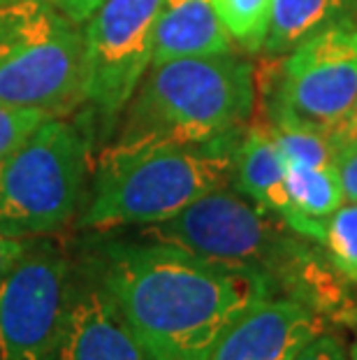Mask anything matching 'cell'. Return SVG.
Wrapping results in <instances>:
<instances>
[{
  "mask_svg": "<svg viewBox=\"0 0 357 360\" xmlns=\"http://www.w3.org/2000/svg\"><path fill=\"white\" fill-rule=\"evenodd\" d=\"M158 360H202L250 304L276 295L253 270L172 244H107L93 277Z\"/></svg>",
  "mask_w": 357,
  "mask_h": 360,
  "instance_id": "obj_1",
  "label": "cell"
},
{
  "mask_svg": "<svg viewBox=\"0 0 357 360\" xmlns=\"http://www.w3.org/2000/svg\"><path fill=\"white\" fill-rule=\"evenodd\" d=\"M230 140L209 144L112 142L95 158L79 228L112 231L172 219L197 198L232 184Z\"/></svg>",
  "mask_w": 357,
  "mask_h": 360,
  "instance_id": "obj_2",
  "label": "cell"
},
{
  "mask_svg": "<svg viewBox=\"0 0 357 360\" xmlns=\"http://www.w3.org/2000/svg\"><path fill=\"white\" fill-rule=\"evenodd\" d=\"M253 65L234 51L151 65L123 110L116 142L230 140L253 114Z\"/></svg>",
  "mask_w": 357,
  "mask_h": 360,
  "instance_id": "obj_3",
  "label": "cell"
},
{
  "mask_svg": "<svg viewBox=\"0 0 357 360\" xmlns=\"http://www.w3.org/2000/svg\"><path fill=\"white\" fill-rule=\"evenodd\" d=\"M93 119L44 117L0 158V233L33 240L70 224L88 198Z\"/></svg>",
  "mask_w": 357,
  "mask_h": 360,
  "instance_id": "obj_4",
  "label": "cell"
},
{
  "mask_svg": "<svg viewBox=\"0 0 357 360\" xmlns=\"http://www.w3.org/2000/svg\"><path fill=\"white\" fill-rule=\"evenodd\" d=\"M149 242L172 244L216 263L262 274L276 295H288L302 270L318 256L276 214L262 210L230 184L197 198L172 219L142 226Z\"/></svg>",
  "mask_w": 357,
  "mask_h": 360,
  "instance_id": "obj_5",
  "label": "cell"
},
{
  "mask_svg": "<svg viewBox=\"0 0 357 360\" xmlns=\"http://www.w3.org/2000/svg\"><path fill=\"white\" fill-rule=\"evenodd\" d=\"M0 105L72 117L83 105L79 21L42 0L0 3Z\"/></svg>",
  "mask_w": 357,
  "mask_h": 360,
  "instance_id": "obj_6",
  "label": "cell"
},
{
  "mask_svg": "<svg viewBox=\"0 0 357 360\" xmlns=\"http://www.w3.org/2000/svg\"><path fill=\"white\" fill-rule=\"evenodd\" d=\"M163 0H102L81 24L83 103L100 133L119 126L154 58Z\"/></svg>",
  "mask_w": 357,
  "mask_h": 360,
  "instance_id": "obj_7",
  "label": "cell"
},
{
  "mask_svg": "<svg viewBox=\"0 0 357 360\" xmlns=\"http://www.w3.org/2000/svg\"><path fill=\"white\" fill-rule=\"evenodd\" d=\"M70 288L67 258L47 237L26 240L0 283V360H51Z\"/></svg>",
  "mask_w": 357,
  "mask_h": 360,
  "instance_id": "obj_8",
  "label": "cell"
},
{
  "mask_svg": "<svg viewBox=\"0 0 357 360\" xmlns=\"http://www.w3.org/2000/svg\"><path fill=\"white\" fill-rule=\"evenodd\" d=\"M357 103V26L332 21L307 37L281 65L276 107L332 130Z\"/></svg>",
  "mask_w": 357,
  "mask_h": 360,
  "instance_id": "obj_9",
  "label": "cell"
},
{
  "mask_svg": "<svg viewBox=\"0 0 357 360\" xmlns=\"http://www.w3.org/2000/svg\"><path fill=\"white\" fill-rule=\"evenodd\" d=\"M321 314L292 297L267 295L220 333L202 360H297L311 340L325 333Z\"/></svg>",
  "mask_w": 357,
  "mask_h": 360,
  "instance_id": "obj_10",
  "label": "cell"
},
{
  "mask_svg": "<svg viewBox=\"0 0 357 360\" xmlns=\"http://www.w3.org/2000/svg\"><path fill=\"white\" fill-rule=\"evenodd\" d=\"M51 360H158L123 319L105 288L72 281Z\"/></svg>",
  "mask_w": 357,
  "mask_h": 360,
  "instance_id": "obj_11",
  "label": "cell"
},
{
  "mask_svg": "<svg viewBox=\"0 0 357 360\" xmlns=\"http://www.w3.org/2000/svg\"><path fill=\"white\" fill-rule=\"evenodd\" d=\"M232 184L248 200L276 214L288 228L311 242L325 240V221H311L295 210L288 193L285 163L269 128H250L232 158Z\"/></svg>",
  "mask_w": 357,
  "mask_h": 360,
  "instance_id": "obj_12",
  "label": "cell"
},
{
  "mask_svg": "<svg viewBox=\"0 0 357 360\" xmlns=\"http://www.w3.org/2000/svg\"><path fill=\"white\" fill-rule=\"evenodd\" d=\"M225 51H232V37L218 17L214 0H163L151 65Z\"/></svg>",
  "mask_w": 357,
  "mask_h": 360,
  "instance_id": "obj_13",
  "label": "cell"
},
{
  "mask_svg": "<svg viewBox=\"0 0 357 360\" xmlns=\"http://www.w3.org/2000/svg\"><path fill=\"white\" fill-rule=\"evenodd\" d=\"M339 3L341 0H271L262 51L271 56L292 51L307 37L337 21Z\"/></svg>",
  "mask_w": 357,
  "mask_h": 360,
  "instance_id": "obj_14",
  "label": "cell"
},
{
  "mask_svg": "<svg viewBox=\"0 0 357 360\" xmlns=\"http://www.w3.org/2000/svg\"><path fill=\"white\" fill-rule=\"evenodd\" d=\"M288 193L302 217L325 221L344 205V191L334 167H285Z\"/></svg>",
  "mask_w": 357,
  "mask_h": 360,
  "instance_id": "obj_15",
  "label": "cell"
},
{
  "mask_svg": "<svg viewBox=\"0 0 357 360\" xmlns=\"http://www.w3.org/2000/svg\"><path fill=\"white\" fill-rule=\"evenodd\" d=\"M216 12L232 42L246 51H260L269 28L271 0H214Z\"/></svg>",
  "mask_w": 357,
  "mask_h": 360,
  "instance_id": "obj_16",
  "label": "cell"
},
{
  "mask_svg": "<svg viewBox=\"0 0 357 360\" xmlns=\"http://www.w3.org/2000/svg\"><path fill=\"white\" fill-rule=\"evenodd\" d=\"M323 244L337 272L357 286V202H344L325 219Z\"/></svg>",
  "mask_w": 357,
  "mask_h": 360,
  "instance_id": "obj_17",
  "label": "cell"
},
{
  "mask_svg": "<svg viewBox=\"0 0 357 360\" xmlns=\"http://www.w3.org/2000/svg\"><path fill=\"white\" fill-rule=\"evenodd\" d=\"M332 142V167L337 172L346 202H357V137L334 135Z\"/></svg>",
  "mask_w": 357,
  "mask_h": 360,
  "instance_id": "obj_18",
  "label": "cell"
},
{
  "mask_svg": "<svg viewBox=\"0 0 357 360\" xmlns=\"http://www.w3.org/2000/svg\"><path fill=\"white\" fill-rule=\"evenodd\" d=\"M47 117L33 110H14V107L0 105V158L14 149L40 121Z\"/></svg>",
  "mask_w": 357,
  "mask_h": 360,
  "instance_id": "obj_19",
  "label": "cell"
},
{
  "mask_svg": "<svg viewBox=\"0 0 357 360\" xmlns=\"http://www.w3.org/2000/svg\"><path fill=\"white\" fill-rule=\"evenodd\" d=\"M297 360H351V358H348V354L344 351V344H341L337 337L323 333L302 349Z\"/></svg>",
  "mask_w": 357,
  "mask_h": 360,
  "instance_id": "obj_20",
  "label": "cell"
},
{
  "mask_svg": "<svg viewBox=\"0 0 357 360\" xmlns=\"http://www.w3.org/2000/svg\"><path fill=\"white\" fill-rule=\"evenodd\" d=\"M26 240H17L5 233H0V283H3L5 274L12 270V265L17 263L19 256L24 254Z\"/></svg>",
  "mask_w": 357,
  "mask_h": 360,
  "instance_id": "obj_21",
  "label": "cell"
},
{
  "mask_svg": "<svg viewBox=\"0 0 357 360\" xmlns=\"http://www.w3.org/2000/svg\"><path fill=\"white\" fill-rule=\"evenodd\" d=\"M353 286H355V283H353ZM337 323H346L351 328H357V286L351 288V293H348V300L339 311Z\"/></svg>",
  "mask_w": 357,
  "mask_h": 360,
  "instance_id": "obj_22",
  "label": "cell"
},
{
  "mask_svg": "<svg viewBox=\"0 0 357 360\" xmlns=\"http://www.w3.org/2000/svg\"><path fill=\"white\" fill-rule=\"evenodd\" d=\"M42 3L54 5L56 10H60L63 14H67L70 19L83 24V0H42Z\"/></svg>",
  "mask_w": 357,
  "mask_h": 360,
  "instance_id": "obj_23",
  "label": "cell"
},
{
  "mask_svg": "<svg viewBox=\"0 0 357 360\" xmlns=\"http://www.w3.org/2000/svg\"><path fill=\"white\" fill-rule=\"evenodd\" d=\"M330 133L334 135H346V137H357V103L353 105V110L346 114L344 119L334 126Z\"/></svg>",
  "mask_w": 357,
  "mask_h": 360,
  "instance_id": "obj_24",
  "label": "cell"
},
{
  "mask_svg": "<svg viewBox=\"0 0 357 360\" xmlns=\"http://www.w3.org/2000/svg\"><path fill=\"white\" fill-rule=\"evenodd\" d=\"M102 0H83V21H86L90 14L97 10V5H100Z\"/></svg>",
  "mask_w": 357,
  "mask_h": 360,
  "instance_id": "obj_25",
  "label": "cell"
},
{
  "mask_svg": "<svg viewBox=\"0 0 357 360\" xmlns=\"http://www.w3.org/2000/svg\"><path fill=\"white\" fill-rule=\"evenodd\" d=\"M351 360H357V342L353 344V349H351Z\"/></svg>",
  "mask_w": 357,
  "mask_h": 360,
  "instance_id": "obj_26",
  "label": "cell"
},
{
  "mask_svg": "<svg viewBox=\"0 0 357 360\" xmlns=\"http://www.w3.org/2000/svg\"><path fill=\"white\" fill-rule=\"evenodd\" d=\"M0 3H5V0H0Z\"/></svg>",
  "mask_w": 357,
  "mask_h": 360,
  "instance_id": "obj_27",
  "label": "cell"
}]
</instances>
